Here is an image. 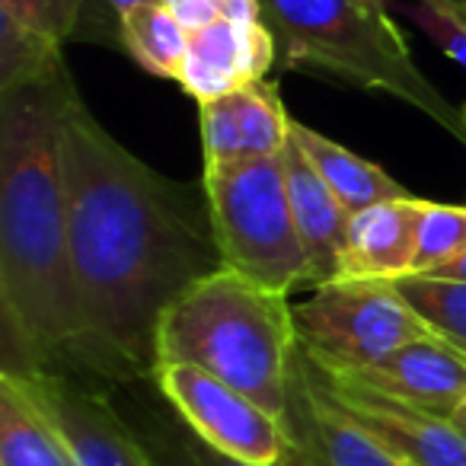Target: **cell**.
<instances>
[{"mask_svg":"<svg viewBox=\"0 0 466 466\" xmlns=\"http://www.w3.org/2000/svg\"><path fill=\"white\" fill-rule=\"evenodd\" d=\"M67 237L90 383L154 377L157 326L201 279L220 272L205 182H176L131 157L67 86L61 103Z\"/></svg>","mask_w":466,"mask_h":466,"instance_id":"cell-1","label":"cell"},{"mask_svg":"<svg viewBox=\"0 0 466 466\" xmlns=\"http://www.w3.org/2000/svg\"><path fill=\"white\" fill-rule=\"evenodd\" d=\"M71 77L0 93L4 370L77 374L84 319L67 237L61 103Z\"/></svg>","mask_w":466,"mask_h":466,"instance_id":"cell-2","label":"cell"},{"mask_svg":"<svg viewBox=\"0 0 466 466\" xmlns=\"http://www.w3.org/2000/svg\"><path fill=\"white\" fill-rule=\"evenodd\" d=\"M298 349L288 294L256 285L233 268L192 285L157 326V368L192 364L208 370L281 421Z\"/></svg>","mask_w":466,"mask_h":466,"instance_id":"cell-3","label":"cell"},{"mask_svg":"<svg viewBox=\"0 0 466 466\" xmlns=\"http://www.w3.org/2000/svg\"><path fill=\"white\" fill-rule=\"evenodd\" d=\"M288 67H317L345 84L383 90L466 144V116L419 71L387 0H259Z\"/></svg>","mask_w":466,"mask_h":466,"instance_id":"cell-4","label":"cell"},{"mask_svg":"<svg viewBox=\"0 0 466 466\" xmlns=\"http://www.w3.org/2000/svg\"><path fill=\"white\" fill-rule=\"evenodd\" d=\"M201 182L224 268L281 294L310 285V262L291 214L281 154L205 167Z\"/></svg>","mask_w":466,"mask_h":466,"instance_id":"cell-5","label":"cell"},{"mask_svg":"<svg viewBox=\"0 0 466 466\" xmlns=\"http://www.w3.org/2000/svg\"><path fill=\"white\" fill-rule=\"evenodd\" d=\"M298 342L310 361L361 370L396 349L431 336L387 279H339L294 307Z\"/></svg>","mask_w":466,"mask_h":466,"instance_id":"cell-6","label":"cell"},{"mask_svg":"<svg viewBox=\"0 0 466 466\" xmlns=\"http://www.w3.org/2000/svg\"><path fill=\"white\" fill-rule=\"evenodd\" d=\"M154 380L176 419L211 451L249 466L291 463L294 438L285 421L230 383L192 364H160Z\"/></svg>","mask_w":466,"mask_h":466,"instance_id":"cell-7","label":"cell"},{"mask_svg":"<svg viewBox=\"0 0 466 466\" xmlns=\"http://www.w3.org/2000/svg\"><path fill=\"white\" fill-rule=\"evenodd\" d=\"M4 374L52 425L77 466H160L154 451L96 383L48 370Z\"/></svg>","mask_w":466,"mask_h":466,"instance_id":"cell-8","label":"cell"},{"mask_svg":"<svg viewBox=\"0 0 466 466\" xmlns=\"http://www.w3.org/2000/svg\"><path fill=\"white\" fill-rule=\"evenodd\" d=\"M304 361L317 387L406 466H466V431L457 421L406 406L368 383L319 368L307 355Z\"/></svg>","mask_w":466,"mask_h":466,"instance_id":"cell-9","label":"cell"},{"mask_svg":"<svg viewBox=\"0 0 466 466\" xmlns=\"http://www.w3.org/2000/svg\"><path fill=\"white\" fill-rule=\"evenodd\" d=\"M285 425L294 438V457L288 466H406L317 387L300 349Z\"/></svg>","mask_w":466,"mask_h":466,"instance_id":"cell-10","label":"cell"},{"mask_svg":"<svg viewBox=\"0 0 466 466\" xmlns=\"http://www.w3.org/2000/svg\"><path fill=\"white\" fill-rule=\"evenodd\" d=\"M304 351V349H300ZM317 364V361H313ZM323 368V364H319ZM336 370V368H326ZM351 380H361L406 406L425 409L441 419H451L466 402V351L453 349L438 336L415 339L396 349L383 361L361 370H336Z\"/></svg>","mask_w":466,"mask_h":466,"instance_id":"cell-11","label":"cell"},{"mask_svg":"<svg viewBox=\"0 0 466 466\" xmlns=\"http://www.w3.org/2000/svg\"><path fill=\"white\" fill-rule=\"evenodd\" d=\"M201 150L205 167L279 157L291 141V122L268 80L243 86L230 96L201 103Z\"/></svg>","mask_w":466,"mask_h":466,"instance_id":"cell-12","label":"cell"},{"mask_svg":"<svg viewBox=\"0 0 466 466\" xmlns=\"http://www.w3.org/2000/svg\"><path fill=\"white\" fill-rule=\"evenodd\" d=\"M275 55H279V42L266 23L240 26V23L218 20L188 35L179 84L188 96L198 99V106L211 103L256 80H266Z\"/></svg>","mask_w":466,"mask_h":466,"instance_id":"cell-13","label":"cell"},{"mask_svg":"<svg viewBox=\"0 0 466 466\" xmlns=\"http://www.w3.org/2000/svg\"><path fill=\"white\" fill-rule=\"evenodd\" d=\"M281 160H285V182L294 224H298L300 243H304L307 262H310V285H329L342 275L351 211L326 186L323 176L313 169V163L307 160V154L294 137L281 150Z\"/></svg>","mask_w":466,"mask_h":466,"instance_id":"cell-14","label":"cell"},{"mask_svg":"<svg viewBox=\"0 0 466 466\" xmlns=\"http://www.w3.org/2000/svg\"><path fill=\"white\" fill-rule=\"evenodd\" d=\"M425 198H390L351 214L339 279H406L412 275ZM336 279V281H339Z\"/></svg>","mask_w":466,"mask_h":466,"instance_id":"cell-15","label":"cell"},{"mask_svg":"<svg viewBox=\"0 0 466 466\" xmlns=\"http://www.w3.org/2000/svg\"><path fill=\"white\" fill-rule=\"evenodd\" d=\"M291 137L300 144V150L307 154V160L313 163L323 182L339 195L345 208L351 214L361 211L377 201L390 198H406V188L377 163H368L364 157L351 154L349 147L336 144L332 137L319 135V131L307 128L304 122H291Z\"/></svg>","mask_w":466,"mask_h":466,"instance_id":"cell-16","label":"cell"},{"mask_svg":"<svg viewBox=\"0 0 466 466\" xmlns=\"http://www.w3.org/2000/svg\"><path fill=\"white\" fill-rule=\"evenodd\" d=\"M0 466H77L7 374H0Z\"/></svg>","mask_w":466,"mask_h":466,"instance_id":"cell-17","label":"cell"},{"mask_svg":"<svg viewBox=\"0 0 466 466\" xmlns=\"http://www.w3.org/2000/svg\"><path fill=\"white\" fill-rule=\"evenodd\" d=\"M118 39L144 71L179 80L188 52V29L160 0H141L131 10H125L118 23Z\"/></svg>","mask_w":466,"mask_h":466,"instance_id":"cell-18","label":"cell"},{"mask_svg":"<svg viewBox=\"0 0 466 466\" xmlns=\"http://www.w3.org/2000/svg\"><path fill=\"white\" fill-rule=\"evenodd\" d=\"M61 74H67L61 61V42L46 39L10 16H0V93L52 84Z\"/></svg>","mask_w":466,"mask_h":466,"instance_id":"cell-19","label":"cell"},{"mask_svg":"<svg viewBox=\"0 0 466 466\" xmlns=\"http://www.w3.org/2000/svg\"><path fill=\"white\" fill-rule=\"evenodd\" d=\"M415 317L431 329V336L466 351V281L434 279V275H406L393 281Z\"/></svg>","mask_w":466,"mask_h":466,"instance_id":"cell-20","label":"cell"},{"mask_svg":"<svg viewBox=\"0 0 466 466\" xmlns=\"http://www.w3.org/2000/svg\"><path fill=\"white\" fill-rule=\"evenodd\" d=\"M466 256V205L425 201L412 275H434Z\"/></svg>","mask_w":466,"mask_h":466,"instance_id":"cell-21","label":"cell"},{"mask_svg":"<svg viewBox=\"0 0 466 466\" xmlns=\"http://www.w3.org/2000/svg\"><path fill=\"white\" fill-rule=\"evenodd\" d=\"M86 0H0V16H10L20 26L65 46L80 35Z\"/></svg>","mask_w":466,"mask_h":466,"instance_id":"cell-22","label":"cell"},{"mask_svg":"<svg viewBox=\"0 0 466 466\" xmlns=\"http://www.w3.org/2000/svg\"><path fill=\"white\" fill-rule=\"evenodd\" d=\"M409 16L419 23V29L431 42H438L441 52L460 67H466V20L457 16L444 0H412Z\"/></svg>","mask_w":466,"mask_h":466,"instance_id":"cell-23","label":"cell"},{"mask_svg":"<svg viewBox=\"0 0 466 466\" xmlns=\"http://www.w3.org/2000/svg\"><path fill=\"white\" fill-rule=\"evenodd\" d=\"M135 4H141V0H86L84 26H96V35H118L122 14ZM84 26H80V35H84Z\"/></svg>","mask_w":466,"mask_h":466,"instance_id":"cell-24","label":"cell"},{"mask_svg":"<svg viewBox=\"0 0 466 466\" xmlns=\"http://www.w3.org/2000/svg\"><path fill=\"white\" fill-rule=\"evenodd\" d=\"M160 4L188 29V35L220 20L218 0H160Z\"/></svg>","mask_w":466,"mask_h":466,"instance_id":"cell-25","label":"cell"},{"mask_svg":"<svg viewBox=\"0 0 466 466\" xmlns=\"http://www.w3.org/2000/svg\"><path fill=\"white\" fill-rule=\"evenodd\" d=\"M176 451L182 453L186 466H249V463H240V460H230V457H224V453L211 451V447H208L205 441L195 438L186 425H182V431L176 434Z\"/></svg>","mask_w":466,"mask_h":466,"instance_id":"cell-26","label":"cell"},{"mask_svg":"<svg viewBox=\"0 0 466 466\" xmlns=\"http://www.w3.org/2000/svg\"><path fill=\"white\" fill-rule=\"evenodd\" d=\"M434 279H451V281H466V256H460L453 266L441 268V272H434Z\"/></svg>","mask_w":466,"mask_h":466,"instance_id":"cell-27","label":"cell"},{"mask_svg":"<svg viewBox=\"0 0 466 466\" xmlns=\"http://www.w3.org/2000/svg\"><path fill=\"white\" fill-rule=\"evenodd\" d=\"M444 4L453 10V14H457V16H463V20H466V0H444Z\"/></svg>","mask_w":466,"mask_h":466,"instance_id":"cell-28","label":"cell"},{"mask_svg":"<svg viewBox=\"0 0 466 466\" xmlns=\"http://www.w3.org/2000/svg\"><path fill=\"white\" fill-rule=\"evenodd\" d=\"M453 421H457L460 428H466V402H463V406L457 409V412H453Z\"/></svg>","mask_w":466,"mask_h":466,"instance_id":"cell-29","label":"cell"},{"mask_svg":"<svg viewBox=\"0 0 466 466\" xmlns=\"http://www.w3.org/2000/svg\"><path fill=\"white\" fill-rule=\"evenodd\" d=\"M463 431H466V428H463Z\"/></svg>","mask_w":466,"mask_h":466,"instance_id":"cell-30","label":"cell"}]
</instances>
